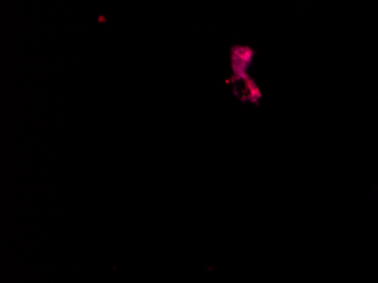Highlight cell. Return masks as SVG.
Listing matches in <instances>:
<instances>
[{"label":"cell","instance_id":"cell-1","mask_svg":"<svg viewBox=\"0 0 378 283\" xmlns=\"http://www.w3.org/2000/svg\"><path fill=\"white\" fill-rule=\"evenodd\" d=\"M236 77L234 89H236L237 95H240L242 100L256 102L260 97V89L256 85V83L246 75H236Z\"/></svg>","mask_w":378,"mask_h":283},{"label":"cell","instance_id":"cell-2","mask_svg":"<svg viewBox=\"0 0 378 283\" xmlns=\"http://www.w3.org/2000/svg\"><path fill=\"white\" fill-rule=\"evenodd\" d=\"M232 69L236 75L245 74L246 69L251 62V50L249 48L239 47L232 50Z\"/></svg>","mask_w":378,"mask_h":283}]
</instances>
